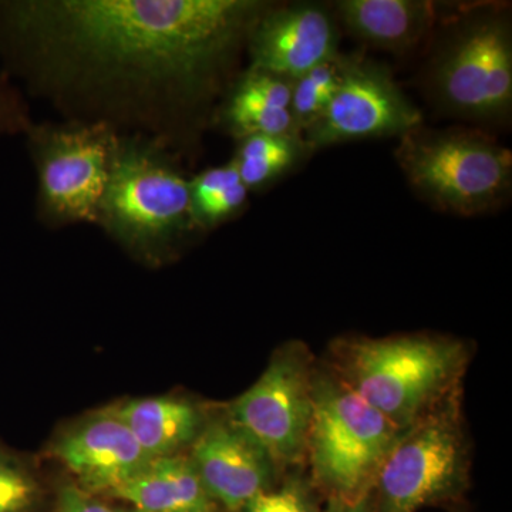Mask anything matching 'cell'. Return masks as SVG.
Masks as SVG:
<instances>
[{
    "instance_id": "cell-24",
    "label": "cell",
    "mask_w": 512,
    "mask_h": 512,
    "mask_svg": "<svg viewBox=\"0 0 512 512\" xmlns=\"http://www.w3.org/2000/svg\"><path fill=\"white\" fill-rule=\"evenodd\" d=\"M49 512H131L117 507L109 498L87 493L72 480L60 481L53 487Z\"/></svg>"
},
{
    "instance_id": "cell-18",
    "label": "cell",
    "mask_w": 512,
    "mask_h": 512,
    "mask_svg": "<svg viewBox=\"0 0 512 512\" xmlns=\"http://www.w3.org/2000/svg\"><path fill=\"white\" fill-rule=\"evenodd\" d=\"M248 194L232 161L194 175L190 178V201L197 231H208L231 220L247 204Z\"/></svg>"
},
{
    "instance_id": "cell-21",
    "label": "cell",
    "mask_w": 512,
    "mask_h": 512,
    "mask_svg": "<svg viewBox=\"0 0 512 512\" xmlns=\"http://www.w3.org/2000/svg\"><path fill=\"white\" fill-rule=\"evenodd\" d=\"M349 63V59L336 55L293 80L291 110L296 134L311 128L322 116L338 92Z\"/></svg>"
},
{
    "instance_id": "cell-3",
    "label": "cell",
    "mask_w": 512,
    "mask_h": 512,
    "mask_svg": "<svg viewBox=\"0 0 512 512\" xmlns=\"http://www.w3.org/2000/svg\"><path fill=\"white\" fill-rule=\"evenodd\" d=\"M97 225L141 264L171 261L198 234L180 158L143 138L120 137Z\"/></svg>"
},
{
    "instance_id": "cell-15",
    "label": "cell",
    "mask_w": 512,
    "mask_h": 512,
    "mask_svg": "<svg viewBox=\"0 0 512 512\" xmlns=\"http://www.w3.org/2000/svg\"><path fill=\"white\" fill-rule=\"evenodd\" d=\"M291 99V80L248 67L229 87L217 119L237 140L256 134L296 137Z\"/></svg>"
},
{
    "instance_id": "cell-23",
    "label": "cell",
    "mask_w": 512,
    "mask_h": 512,
    "mask_svg": "<svg viewBox=\"0 0 512 512\" xmlns=\"http://www.w3.org/2000/svg\"><path fill=\"white\" fill-rule=\"evenodd\" d=\"M33 124L22 90L8 74L0 73V138L26 134Z\"/></svg>"
},
{
    "instance_id": "cell-19",
    "label": "cell",
    "mask_w": 512,
    "mask_h": 512,
    "mask_svg": "<svg viewBox=\"0 0 512 512\" xmlns=\"http://www.w3.org/2000/svg\"><path fill=\"white\" fill-rule=\"evenodd\" d=\"M52 493L39 458L0 440V512H49Z\"/></svg>"
},
{
    "instance_id": "cell-11",
    "label": "cell",
    "mask_w": 512,
    "mask_h": 512,
    "mask_svg": "<svg viewBox=\"0 0 512 512\" xmlns=\"http://www.w3.org/2000/svg\"><path fill=\"white\" fill-rule=\"evenodd\" d=\"M421 124L420 111L406 99L389 73L372 63L350 60L329 106L303 143L311 150L357 138L396 136Z\"/></svg>"
},
{
    "instance_id": "cell-8",
    "label": "cell",
    "mask_w": 512,
    "mask_h": 512,
    "mask_svg": "<svg viewBox=\"0 0 512 512\" xmlns=\"http://www.w3.org/2000/svg\"><path fill=\"white\" fill-rule=\"evenodd\" d=\"M316 366L303 343H286L248 390L221 406L225 416L262 447L281 474L306 460Z\"/></svg>"
},
{
    "instance_id": "cell-5",
    "label": "cell",
    "mask_w": 512,
    "mask_h": 512,
    "mask_svg": "<svg viewBox=\"0 0 512 512\" xmlns=\"http://www.w3.org/2000/svg\"><path fill=\"white\" fill-rule=\"evenodd\" d=\"M470 447L461 393L400 431L372 485L373 512H419L466 493Z\"/></svg>"
},
{
    "instance_id": "cell-7",
    "label": "cell",
    "mask_w": 512,
    "mask_h": 512,
    "mask_svg": "<svg viewBox=\"0 0 512 512\" xmlns=\"http://www.w3.org/2000/svg\"><path fill=\"white\" fill-rule=\"evenodd\" d=\"M396 158L410 184L443 210H493L511 188L512 156L481 134H403Z\"/></svg>"
},
{
    "instance_id": "cell-9",
    "label": "cell",
    "mask_w": 512,
    "mask_h": 512,
    "mask_svg": "<svg viewBox=\"0 0 512 512\" xmlns=\"http://www.w3.org/2000/svg\"><path fill=\"white\" fill-rule=\"evenodd\" d=\"M441 100L470 117L503 116L512 101V40L503 19L485 18L464 30L436 74Z\"/></svg>"
},
{
    "instance_id": "cell-17",
    "label": "cell",
    "mask_w": 512,
    "mask_h": 512,
    "mask_svg": "<svg viewBox=\"0 0 512 512\" xmlns=\"http://www.w3.org/2000/svg\"><path fill=\"white\" fill-rule=\"evenodd\" d=\"M338 12L353 35L394 52L420 42L433 18L429 3L412 0H345Z\"/></svg>"
},
{
    "instance_id": "cell-13",
    "label": "cell",
    "mask_w": 512,
    "mask_h": 512,
    "mask_svg": "<svg viewBox=\"0 0 512 512\" xmlns=\"http://www.w3.org/2000/svg\"><path fill=\"white\" fill-rule=\"evenodd\" d=\"M247 49L249 67L293 82L338 55V30L318 6L265 9L249 32Z\"/></svg>"
},
{
    "instance_id": "cell-4",
    "label": "cell",
    "mask_w": 512,
    "mask_h": 512,
    "mask_svg": "<svg viewBox=\"0 0 512 512\" xmlns=\"http://www.w3.org/2000/svg\"><path fill=\"white\" fill-rule=\"evenodd\" d=\"M400 430L325 365L316 366L306 460L309 480L326 500L370 493Z\"/></svg>"
},
{
    "instance_id": "cell-6",
    "label": "cell",
    "mask_w": 512,
    "mask_h": 512,
    "mask_svg": "<svg viewBox=\"0 0 512 512\" xmlns=\"http://www.w3.org/2000/svg\"><path fill=\"white\" fill-rule=\"evenodd\" d=\"M37 175L36 215L47 227L96 224L117 136L97 124H33L25 134Z\"/></svg>"
},
{
    "instance_id": "cell-1",
    "label": "cell",
    "mask_w": 512,
    "mask_h": 512,
    "mask_svg": "<svg viewBox=\"0 0 512 512\" xmlns=\"http://www.w3.org/2000/svg\"><path fill=\"white\" fill-rule=\"evenodd\" d=\"M265 9L255 0H0L3 73L66 123L143 138L181 160Z\"/></svg>"
},
{
    "instance_id": "cell-16",
    "label": "cell",
    "mask_w": 512,
    "mask_h": 512,
    "mask_svg": "<svg viewBox=\"0 0 512 512\" xmlns=\"http://www.w3.org/2000/svg\"><path fill=\"white\" fill-rule=\"evenodd\" d=\"M106 498L141 512H222L187 453L154 458Z\"/></svg>"
},
{
    "instance_id": "cell-25",
    "label": "cell",
    "mask_w": 512,
    "mask_h": 512,
    "mask_svg": "<svg viewBox=\"0 0 512 512\" xmlns=\"http://www.w3.org/2000/svg\"><path fill=\"white\" fill-rule=\"evenodd\" d=\"M322 512H373L372 495L367 493L355 501L326 500Z\"/></svg>"
},
{
    "instance_id": "cell-20",
    "label": "cell",
    "mask_w": 512,
    "mask_h": 512,
    "mask_svg": "<svg viewBox=\"0 0 512 512\" xmlns=\"http://www.w3.org/2000/svg\"><path fill=\"white\" fill-rule=\"evenodd\" d=\"M234 163L242 183L249 191L265 187L285 173L299 154L296 137L256 134L238 140Z\"/></svg>"
},
{
    "instance_id": "cell-22",
    "label": "cell",
    "mask_w": 512,
    "mask_h": 512,
    "mask_svg": "<svg viewBox=\"0 0 512 512\" xmlns=\"http://www.w3.org/2000/svg\"><path fill=\"white\" fill-rule=\"evenodd\" d=\"M322 500L309 477L292 470L241 512H322Z\"/></svg>"
},
{
    "instance_id": "cell-2",
    "label": "cell",
    "mask_w": 512,
    "mask_h": 512,
    "mask_svg": "<svg viewBox=\"0 0 512 512\" xmlns=\"http://www.w3.org/2000/svg\"><path fill=\"white\" fill-rule=\"evenodd\" d=\"M470 350L448 336L343 338L323 363L400 431L461 393Z\"/></svg>"
},
{
    "instance_id": "cell-10",
    "label": "cell",
    "mask_w": 512,
    "mask_h": 512,
    "mask_svg": "<svg viewBox=\"0 0 512 512\" xmlns=\"http://www.w3.org/2000/svg\"><path fill=\"white\" fill-rule=\"evenodd\" d=\"M42 457L59 464L87 493L104 498L151 461L109 404L62 424Z\"/></svg>"
},
{
    "instance_id": "cell-26",
    "label": "cell",
    "mask_w": 512,
    "mask_h": 512,
    "mask_svg": "<svg viewBox=\"0 0 512 512\" xmlns=\"http://www.w3.org/2000/svg\"><path fill=\"white\" fill-rule=\"evenodd\" d=\"M128 510H130L131 512H141V511L131 510V508H128Z\"/></svg>"
},
{
    "instance_id": "cell-12",
    "label": "cell",
    "mask_w": 512,
    "mask_h": 512,
    "mask_svg": "<svg viewBox=\"0 0 512 512\" xmlns=\"http://www.w3.org/2000/svg\"><path fill=\"white\" fill-rule=\"evenodd\" d=\"M187 454L222 512H241L282 477L262 447L232 423L221 407L212 409Z\"/></svg>"
},
{
    "instance_id": "cell-14",
    "label": "cell",
    "mask_w": 512,
    "mask_h": 512,
    "mask_svg": "<svg viewBox=\"0 0 512 512\" xmlns=\"http://www.w3.org/2000/svg\"><path fill=\"white\" fill-rule=\"evenodd\" d=\"M109 406L150 460L188 453L214 409L177 393L123 399Z\"/></svg>"
}]
</instances>
